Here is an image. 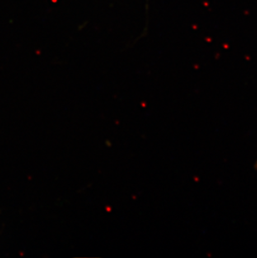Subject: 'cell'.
I'll use <instances>...</instances> for the list:
<instances>
[{"mask_svg":"<svg viewBox=\"0 0 257 258\" xmlns=\"http://www.w3.org/2000/svg\"><path fill=\"white\" fill-rule=\"evenodd\" d=\"M255 167H256V168H257V161H256V162H255Z\"/></svg>","mask_w":257,"mask_h":258,"instance_id":"cell-1","label":"cell"}]
</instances>
